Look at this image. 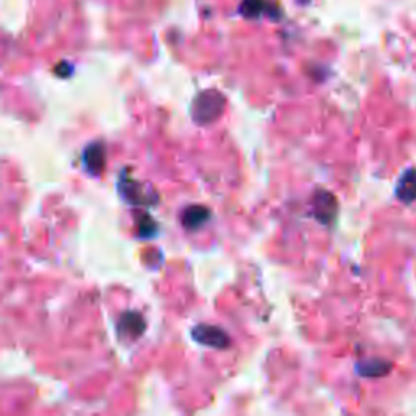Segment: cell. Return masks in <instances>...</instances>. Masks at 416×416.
Masks as SVG:
<instances>
[{
    "label": "cell",
    "instance_id": "1",
    "mask_svg": "<svg viewBox=\"0 0 416 416\" xmlns=\"http://www.w3.org/2000/svg\"><path fill=\"white\" fill-rule=\"evenodd\" d=\"M117 191L121 197L132 207H150L158 202V194L153 191L152 186L135 181L132 176H128L127 171H122L117 182Z\"/></svg>",
    "mask_w": 416,
    "mask_h": 416
},
{
    "label": "cell",
    "instance_id": "2",
    "mask_svg": "<svg viewBox=\"0 0 416 416\" xmlns=\"http://www.w3.org/2000/svg\"><path fill=\"white\" fill-rule=\"evenodd\" d=\"M224 96L215 90H207L199 93L192 105V117L200 126L212 124L223 114Z\"/></svg>",
    "mask_w": 416,
    "mask_h": 416
},
{
    "label": "cell",
    "instance_id": "3",
    "mask_svg": "<svg viewBox=\"0 0 416 416\" xmlns=\"http://www.w3.org/2000/svg\"><path fill=\"white\" fill-rule=\"evenodd\" d=\"M192 337L195 342L202 343L205 347L218 348V350H224V348L229 347V335L226 333L223 328L215 327V326H207V323H200L192 330Z\"/></svg>",
    "mask_w": 416,
    "mask_h": 416
},
{
    "label": "cell",
    "instance_id": "4",
    "mask_svg": "<svg viewBox=\"0 0 416 416\" xmlns=\"http://www.w3.org/2000/svg\"><path fill=\"white\" fill-rule=\"evenodd\" d=\"M312 210H314V217L321 223H328L335 218L337 213V200L330 192L317 191L314 195V202H312Z\"/></svg>",
    "mask_w": 416,
    "mask_h": 416
},
{
    "label": "cell",
    "instance_id": "5",
    "mask_svg": "<svg viewBox=\"0 0 416 416\" xmlns=\"http://www.w3.org/2000/svg\"><path fill=\"white\" fill-rule=\"evenodd\" d=\"M81 163H83L86 171L98 176L106 164V153H105V147H102V143L100 142L90 143V145L83 150V153H81Z\"/></svg>",
    "mask_w": 416,
    "mask_h": 416
},
{
    "label": "cell",
    "instance_id": "6",
    "mask_svg": "<svg viewBox=\"0 0 416 416\" xmlns=\"http://www.w3.org/2000/svg\"><path fill=\"white\" fill-rule=\"evenodd\" d=\"M117 330H119L121 337H127L135 340L145 332V321L138 312H126L119 317V323H117Z\"/></svg>",
    "mask_w": 416,
    "mask_h": 416
},
{
    "label": "cell",
    "instance_id": "7",
    "mask_svg": "<svg viewBox=\"0 0 416 416\" xmlns=\"http://www.w3.org/2000/svg\"><path fill=\"white\" fill-rule=\"evenodd\" d=\"M210 218V210L207 207H202V205H191L184 210L181 215V223L184 228L189 231L199 229L208 222Z\"/></svg>",
    "mask_w": 416,
    "mask_h": 416
},
{
    "label": "cell",
    "instance_id": "8",
    "mask_svg": "<svg viewBox=\"0 0 416 416\" xmlns=\"http://www.w3.org/2000/svg\"><path fill=\"white\" fill-rule=\"evenodd\" d=\"M397 197L402 200V202H413L416 200V171L415 169H410V171L405 173L402 176L397 187Z\"/></svg>",
    "mask_w": 416,
    "mask_h": 416
},
{
    "label": "cell",
    "instance_id": "9",
    "mask_svg": "<svg viewBox=\"0 0 416 416\" xmlns=\"http://www.w3.org/2000/svg\"><path fill=\"white\" fill-rule=\"evenodd\" d=\"M384 364L387 363H382V361H366V363H359L358 364V371L363 374V376H371V377H376V376H382L385 374V369H384Z\"/></svg>",
    "mask_w": 416,
    "mask_h": 416
},
{
    "label": "cell",
    "instance_id": "10",
    "mask_svg": "<svg viewBox=\"0 0 416 416\" xmlns=\"http://www.w3.org/2000/svg\"><path fill=\"white\" fill-rule=\"evenodd\" d=\"M137 224H138V234H140L142 238H152V236L156 233L155 220H153L148 213H143Z\"/></svg>",
    "mask_w": 416,
    "mask_h": 416
}]
</instances>
